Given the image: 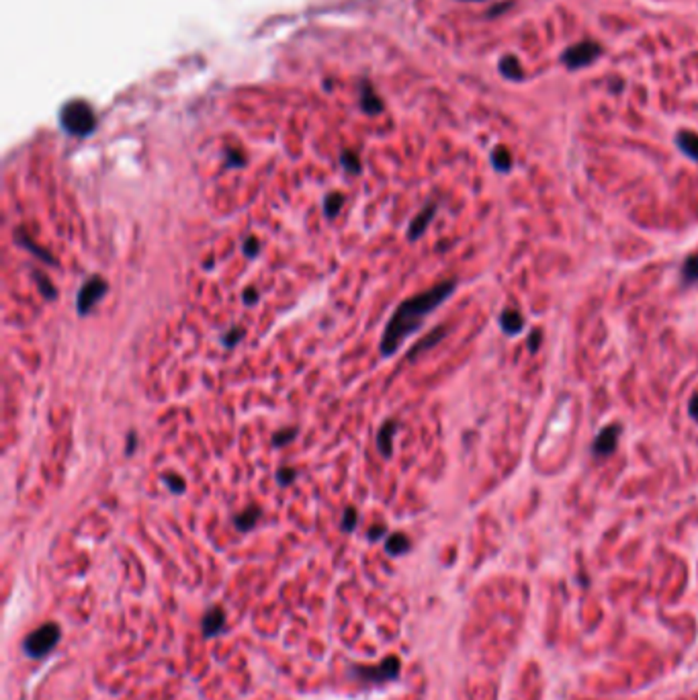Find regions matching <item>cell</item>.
Returning <instances> with one entry per match:
<instances>
[{
    "mask_svg": "<svg viewBox=\"0 0 698 700\" xmlns=\"http://www.w3.org/2000/svg\"><path fill=\"white\" fill-rule=\"evenodd\" d=\"M457 287V281H443L438 285H434L428 291H422L418 295H414L410 299L401 301L399 306L395 307V311L392 313L389 322L383 330V336L379 342V352L383 359L394 357L395 352L401 348V344L412 336L414 332H418L422 328V323L426 320V316H430L436 307H441L447 301L448 295H453V291Z\"/></svg>",
    "mask_w": 698,
    "mask_h": 700,
    "instance_id": "obj_1",
    "label": "cell"
},
{
    "mask_svg": "<svg viewBox=\"0 0 698 700\" xmlns=\"http://www.w3.org/2000/svg\"><path fill=\"white\" fill-rule=\"evenodd\" d=\"M60 126L70 135L87 138L96 127V117H94V111L87 101L74 99L70 103H66L60 111Z\"/></svg>",
    "mask_w": 698,
    "mask_h": 700,
    "instance_id": "obj_2",
    "label": "cell"
},
{
    "mask_svg": "<svg viewBox=\"0 0 698 700\" xmlns=\"http://www.w3.org/2000/svg\"><path fill=\"white\" fill-rule=\"evenodd\" d=\"M62 630L55 623H45L39 628H35L33 633H29L23 641V649L29 657H43L50 651H54V647L60 643Z\"/></svg>",
    "mask_w": 698,
    "mask_h": 700,
    "instance_id": "obj_3",
    "label": "cell"
},
{
    "mask_svg": "<svg viewBox=\"0 0 698 700\" xmlns=\"http://www.w3.org/2000/svg\"><path fill=\"white\" fill-rule=\"evenodd\" d=\"M399 670H401L399 657L389 655L379 665H355L353 676H357L358 680L367 684H385L395 680L399 676Z\"/></svg>",
    "mask_w": 698,
    "mask_h": 700,
    "instance_id": "obj_4",
    "label": "cell"
},
{
    "mask_svg": "<svg viewBox=\"0 0 698 700\" xmlns=\"http://www.w3.org/2000/svg\"><path fill=\"white\" fill-rule=\"evenodd\" d=\"M109 285L103 277H90L82 283V287L76 293V313L78 316H89L94 309V306L107 295Z\"/></svg>",
    "mask_w": 698,
    "mask_h": 700,
    "instance_id": "obj_5",
    "label": "cell"
},
{
    "mask_svg": "<svg viewBox=\"0 0 698 700\" xmlns=\"http://www.w3.org/2000/svg\"><path fill=\"white\" fill-rule=\"evenodd\" d=\"M598 55H600V45H598V43H594V41H582V43L572 45V48L563 54V62L567 64V68L577 70V68H582V66L592 64Z\"/></svg>",
    "mask_w": 698,
    "mask_h": 700,
    "instance_id": "obj_6",
    "label": "cell"
},
{
    "mask_svg": "<svg viewBox=\"0 0 698 700\" xmlns=\"http://www.w3.org/2000/svg\"><path fill=\"white\" fill-rule=\"evenodd\" d=\"M397 428H399L397 420H387V422L381 424V428L377 432V450L381 452L383 459L394 457V438Z\"/></svg>",
    "mask_w": 698,
    "mask_h": 700,
    "instance_id": "obj_7",
    "label": "cell"
},
{
    "mask_svg": "<svg viewBox=\"0 0 698 700\" xmlns=\"http://www.w3.org/2000/svg\"><path fill=\"white\" fill-rule=\"evenodd\" d=\"M619 436H621V426L619 424H612L609 428L598 434V438L594 440V452L598 457H609L614 452L616 449V443H619Z\"/></svg>",
    "mask_w": 698,
    "mask_h": 700,
    "instance_id": "obj_8",
    "label": "cell"
},
{
    "mask_svg": "<svg viewBox=\"0 0 698 700\" xmlns=\"http://www.w3.org/2000/svg\"><path fill=\"white\" fill-rule=\"evenodd\" d=\"M223 627H226V612H223V609H219V606L209 609L207 614L203 616V623H201L203 637H205V639L217 637V635L223 630Z\"/></svg>",
    "mask_w": 698,
    "mask_h": 700,
    "instance_id": "obj_9",
    "label": "cell"
},
{
    "mask_svg": "<svg viewBox=\"0 0 698 700\" xmlns=\"http://www.w3.org/2000/svg\"><path fill=\"white\" fill-rule=\"evenodd\" d=\"M434 213H436V205H428V207H424L418 216L414 217L410 228H408V240L416 242L418 238H422V233L426 232V228L430 226Z\"/></svg>",
    "mask_w": 698,
    "mask_h": 700,
    "instance_id": "obj_10",
    "label": "cell"
},
{
    "mask_svg": "<svg viewBox=\"0 0 698 700\" xmlns=\"http://www.w3.org/2000/svg\"><path fill=\"white\" fill-rule=\"evenodd\" d=\"M15 242H17L21 248H25V250H29L31 254H35L39 260H43V262H50V265H55L54 256L45 250V248L37 246L35 242L31 240V235H27V233L23 232V230H17V232H15Z\"/></svg>",
    "mask_w": 698,
    "mask_h": 700,
    "instance_id": "obj_11",
    "label": "cell"
},
{
    "mask_svg": "<svg viewBox=\"0 0 698 700\" xmlns=\"http://www.w3.org/2000/svg\"><path fill=\"white\" fill-rule=\"evenodd\" d=\"M260 516H262V510L258 506H250V508H246V510H242L240 514L233 516V526L240 533H248V530H252L258 524Z\"/></svg>",
    "mask_w": 698,
    "mask_h": 700,
    "instance_id": "obj_12",
    "label": "cell"
},
{
    "mask_svg": "<svg viewBox=\"0 0 698 700\" xmlns=\"http://www.w3.org/2000/svg\"><path fill=\"white\" fill-rule=\"evenodd\" d=\"M360 107H362L365 113H369V115H377V113L383 111V101H381V96L377 94L375 89H373L371 84H365V87H362V92H360Z\"/></svg>",
    "mask_w": 698,
    "mask_h": 700,
    "instance_id": "obj_13",
    "label": "cell"
},
{
    "mask_svg": "<svg viewBox=\"0 0 698 700\" xmlns=\"http://www.w3.org/2000/svg\"><path fill=\"white\" fill-rule=\"evenodd\" d=\"M445 332H447V328H436L434 332H430L426 338H422L418 344H414V348L408 352V360H414L416 357H420L424 350H428V348H432L436 342L443 340V338H445Z\"/></svg>",
    "mask_w": 698,
    "mask_h": 700,
    "instance_id": "obj_14",
    "label": "cell"
},
{
    "mask_svg": "<svg viewBox=\"0 0 698 700\" xmlns=\"http://www.w3.org/2000/svg\"><path fill=\"white\" fill-rule=\"evenodd\" d=\"M385 551H387V555H404V553L410 551V539L404 533H394L385 540Z\"/></svg>",
    "mask_w": 698,
    "mask_h": 700,
    "instance_id": "obj_15",
    "label": "cell"
},
{
    "mask_svg": "<svg viewBox=\"0 0 698 700\" xmlns=\"http://www.w3.org/2000/svg\"><path fill=\"white\" fill-rule=\"evenodd\" d=\"M676 144L680 148L682 152L692 158V160L698 162V135L697 133H690V131H680L678 138H676Z\"/></svg>",
    "mask_w": 698,
    "mask_h": 700,
    "instance_id": "obj_16",
    "label": "cell"
},
{
    "mask_svg": "<svg viewBox=\"0 0 698 700\" xmlns=\"http://www.w3.org/2000/svg\"><path fill=\"white\" fill-rule=\"evenodd\" d=\"M500 326L506 334H519L524 326V320L516 309H506L500 316Z\"/></svg>",
    "mask_w": 698,
    "mask_h": 700,
    "instance_id": "obj_17",
    "label": "cell"
},
{
    "mask_svg": "<svg viewBox=\"0 0 698 700\" xmlns=\"http://www.w3.org/2000/svg\"><path fill=\"white\" fill-rule=\"evenodd\" d=\"M342 207H344V195L338 193V191L328 193L326 199H323V216L328 217V219H334V217L338 216L342 211Z\"/></svg>",
    "mask_w": 698,
    "mask_h": 700,
    "instance_id": "obj_18",
    "label": "cell"
},
{
    "mask_svg": "<svg viewBox=\"0 0 698 700\" xmlns=\"http://www.w3.org/2000/svg\"><path fill=\"white\" fill-rule=\"evenodd\" d=\"M33 281L37 283L39 293H41V295H43L48 301H54L55 297H57V291H55L54 283H52V279H50L45 272H41V270H33Z\"/></svg>",
    "mask_w": 698,
    "mask_h": 700,
    "instance_id": "obj_19",
    "label": "cell"
},
{
    "mask_svg": "<svg viewBox=\"0 0 698 700\" xmlns=\"http://www.w3.org/2000/svg\"><path fill=\"white\" fill-rule=\"evenodd\" d=\"M682 277H684V283H694L698 281V254H692L686 258L684 267H682Z\"/></svg>",
    "mask_w": 698,
    "mask_h": 700,
    "instance_id": "obj_20",
    "label": "cell"
},
{
    "mask_svg": "<svg viewBox=\"0 0 698 700\" xmlns=\"http://www.w3.org/2000/svg\"><path fill=\"white\" fill-rule=\"evenodd\" d=\"M297 428H283V430H279V432H275L272 434V438H270V443H272V447H287V445H291L295 438H297Z\"/></svg>",
    "mask_w": 698,
    "mask_h": 700,
    "instance_id": "obj_21",
    "label": "cell"
},
{
    "mask_svg": "<svg viewBox=\"0 0 698 700\" xmlns=\"http://www.w3.org/2000/svg\"><path fill=\"white\" fill-rule=\"evenodd\" d=\"M492 162H494V166H496L498 170H502V172L510 170V166H512V158H510L508 150H506V148H502V145L494 150V154H492Z\"/></svg>",
    "mask_w": 698,
    "mask_h": 700,
    "instance_id": "obj_22",
    "label": "cell"
},
{
    "mask_svg": "<svg viewBox=\"0 0 698 700\" xmlns=\"http://www.w3.org/2000/svg\"><path fill=\"white\" fill-rule=\"evenodd\" d=\"M340 162L346 172H350V174H358V172H360V158H358L355 152L344 150L340 156Z\"/></svg>",
    "mask_w": 698,
    "mask_h": 700,
    "instance_id": "obj_23",
    "label": "cell"
},
{
    "mask_svg": "<svg viewBox=\"0 0 698 700\" xmlns=\"http://www.w3.org/2000/svg\"><path fill=\"white\" fill-rule=\"evenodd\" d=\"M500 70L504 76H508V78H512V80H514V78H522V70H520L519 60H514V57H510V55L502 60Z\"/></svg>",
    "mask_w": 698,
    "mask_h": 700,
    "instance_id": "obj_24",
    "label": "cell"
},
{
    "mask_svg": "<svg viewBox=\"0 0 698 700\" xmlns=\"http://www.w3.org/2000/svg\"><path fill=\"white\" fill-rule=\"evenodd\" d=\"M162 482H164V485H166L172 494H184V489H187L184 479H182L180 475H177V473H164V475H162Z\"/></svg>",
    "mask_w": 698,
    "mask_h": 700,
    "instance_id": "obj_25",
    "label": "cell"
},
{
    "mask_svg": "<svg viewBox=\"0 0 698 700\" xmlns=\"http://www.w3.org/2000/svg\"><path fill=\"white\" fill-rule=\"evenodd\" d=\"M357 522H358L357 510H355L353 506H348V508L344 510V514H342L340 528L344 530V533H353V530L357 528Z\"/></svg>",
    "mask_w": 698,
    "mask_h": 700,
    "instance_id": "obj_26",
    "label": "cell"
},
{
    "mask_svg": "<svg viewBox=\"0 0 698 700\" xmlns=\"http://www.w3.org/2000/svg\"><path fill=\"white\" fill-rule=\"evenodd\" d=\"M277 484L281 485V487H289V485L293 484L295 482V477H297V471L293 469V467H281L279 471H277Z\"/></svg>",
    "mask_w": 698,
    "mask_h": 700,
    "instance_id": "obj_27",
    "label": "cell"
},
{
    "mask_svg": "<svg viewBox=\"0 0 698 700\" xmlns=\"http://www.w3.org/2000/svg\"><path fill=\"white\" fill-rule=\"evenodd\" d=\"M242 338H244V330H242V328H232V330H228V332L221 336V344H223L226 348H233V346L240 344Z\"/></svg>",
    "mask_w": 698,
    "mask_h": 700,
    "instance_id": "obj_28",
    "label": "cell"
},
{
    "mask_svg": "<svg viewBox=\"0 0 698 700\" xmlns=\"http://www.w3.org/2000/svg\"><path fill=\"white\" fill-rule=\"evenodd\" d=\"M242 252H244L248 258H256L258 252H260V240H258V238H246L244 244H242Z\"/></svg>",
    "mask_w": 698,
    "mask_h": 700,
    "instance_id": "obj_29",
    "label": "cell"
},
{
    "mask_svg": "<svg viewBox=\"0 0 698 700\" xmlns=\"http://www.w3.org/2000/svg\"><path fill=\"white\" fill-rule=\"evenodd\" d=\"M260 299V293H258V289H254V287H248L244 293H242V301L246 304V306H256V301Z\"/></svg>",
    "mask_w": 698,
    "mask_h": 700,
    "instance_id": "obj_30",
    "label": "cell"
},
{
    "mask_svg": "<svg viewBox=\"0 0 698 700\" xmlns=\"http://www.w3.org/2000/svg\"><path fill=\"white\" fill-rule=\"evenodd\" d=\"M244 156H240V152H236V150H230L228 152V164L232 166V168H240V166H244Z\"/></svg>",
    "mask_w": 698,
    "mask_h": 700,
    "instance_id": "obj_31",
    "label": "cell"
},
{
    "mask_svg": "<svg viewBox=\"0 0 698 700\" xmlns=\"http://www.w3.org/2000/svg\"><path fill=\"white\" fill-rule=\"evenodd\" d=\"M383 535H385V526H383V524L371 526V528H369V533H367L369 540H379L381 537H383Z\"/></svg>",
    "mask_w": 698,
    "mask_h": 700,
    "instance_id": "obj_32",
    "label": "cell"
},
{
    "mask_svg": "<svg viewBox=\"0 0 698 700\" xmlns=\"http://www.w3.org/2000/svg\"><path fill=\"white\" fill-rule=\"evenodd\" d=\"M135 445H138V436H135V432H129L127 434V455H133L135 452Z\"/></svg>",
    "mask_w": 698,
    "mask_h": 700,
    "instance_id": "obj_33",
    "label": "cell"
},
{
    "mask_svg": "<svg viewBox=\"0 0 698 700\" xmlns=\"http://www.w3.org/2000/svg\"><path fill=\"white\" fill-rule=\"evenodd\" d=\"M688 412H690V416L698 422V394L692 395V399H690V404H688Z\"/></svg>",
    "mask_w": 698,
    "mask_h": 700,
    "instance_id": "obj_34",
    "label": "cell"
},
{
    "mask_svg": "<svg viewBox=\"0 0 698 700\" xmlns=\"http://www.w3.org/2000/svg\"><path fill=\"white\" fill-rule=\"evenodd\" d=\"M538 342H541V332H535V334L531 336V340H528V346H531L533 350H537Z\"/></svg>",
    "mask_w": 698,
    "mask_h": 700,
    "instance_id": "obj_35",
    "label": "cell"
}]
</instances>
